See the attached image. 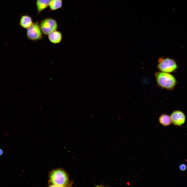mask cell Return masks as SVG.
I'll return each mask as SVG.
<instances>
[{"label": "cell", "mask_w": 187, "mask_h": 187, "mask_svg": "<svg viewBox=\"0 0 187 187\" xmlns=\"http://www.w3.org/2000/svg\"><path fill=\"white\" fill-rule=\"evenodd\" d=\"M31 17L28 15H23L19 21V24L22 28L28 29L33 23Z\"/></svg>", "instance_id": "obj_8"}, {"label": "cell", "mask_w": 187, "mask_h": 187, "mask_svg": "<svg viewBox=\"0 0 187 187\" xmlns=\"http://www.w3.org/2000/svg\"><path fill=\"white\" fill-rule=\"evenodd\" d=\"M27 35L29 39L33 41H37L42 38V32L38 22L34 23L27 29Z\"/></svg>", "instance_id": "obj_5"}, {"label": "cell", "mask_w": 187, "mask_h": 187, "mask_svg": "<svg viewBox=\"0 0 187 187\" xmlns=\"http://www.w3.org/2000/svg\"><path fill=\"white\" fill-rule=\"evenodd\" d=\"M158 68L162 72L170 73L174 71L177 66L175 62L169 58H160L158 60Z\"/></svg>", "instance_id": "obj_4"}, {"label": "cell", "mask_w": 187, "mask_h": 187, "mask_svg": "<svg viewBox=\"0 0 187 187\" xmlns=\"http://www.w3.org/2000/svg\"><path fill=\"white\" fill-rule=\"evenodd\" d=\"M51 0H37L36 5L39 13L49 6Z\"/></svg>", "instance_id": "obj_9"}, {"label": "cell", "mask_w": 187, "mask_h": 187, "mask_svg": "<svg viewBox=\"0 0 187 187\" xmlns=\"http://www.w3.org/2000/svg\"><path fill=\"white\" fill-rule=\"evenodd\" d=\"M62 0H51L49 7L51 10H55L61 8L62 6Z\"/></svg>", "instance_id": "obj_11"}, {"label": "cell", "mask_w": 187, "mask_h": 187, "mask_svg": "<svg viewBox=\"0 0 187 187\" xmlns=\"http://www.w3.org/2000/svg\"><path fill=\"white\" fill-rule=\"evenodd\" d=\"M170 117L171 123L173 125L180 126L183 124L185 121L186 117L184 113L182 111L176 110L171 114Z\"/></svg>", "instance_id": "obj_6"}, {"label": "cell", "mask_w": 187, "mask_h": 187, "mask_svg": "<svg viewBox=\"0 0 187 187\" xmlns=\"http://www.w3.org/2000/svg\"><path fill=\"white\" fill-rule=\"evenodd\" d=\"M48 35V38L49 40L53 43H58L62 40V34L59 31L55 30L52 32Z\"/></svg>", "instance_id": "obj_7"}, {"label": "cell", "mask_w": 187, "mask_h": 187, "mask_svg": "<svg viewBox=\"0 0 187 187\" xmlns=\"http://www.w3.org/2000/svg\"><path fill=\"white\" fill-rule=\"evenodd\" d=\"M179 168L181 170L184 171L186 169L187 166L186 164L182 163L179 165Z\"/></svg>", "instance_id": "obj_12"}, {"label": "cell", "mask_w": 187, "mask_h": 187, "mask_svg": "<svg viewBox=\"0 0 187 187\" xmlns=\"http://www.w3.org/2000/svg\"><path fill=\"white\" fill-rule=\"evenodd\" d=\"M155 76L158 85L162 88L172 90L176 84L175 77L168 73L158 72L155 73Z\"/></svg>", "instance_id": "obj_1"}, {"label": "cell", "mask_w": 187, "mask_h": 187, "mask_svg": "<svg viewBox=\"0 0 187 187\" xmlns=\"http://www.w3.org/2000/svg\"><path fill=\"white\" fill-rule=\"evenodd\" d=\"M159 122L162 125L165 126L169 125L171 123L170 116L166 114H163L159 118Z\"/></svg>", "instance_id": "obj_10"}, {"label": "cell", "mask_w": 187, "mask_h": 187, "mask_svg": "<svg viewBox=\"0 0 187 187\" xmlns=\"http://www.w3.org/2000/svg\"><path fill=\"white\" fill-rule=\"evenodd\" d=\"M50 180L53 186H65L68 185L69 182L67 175L65 171L61 169L52 171L50 175Z\"/></svg>", "instance_id": "obj_2"}, {"label": "cell", "mask_w": 187, "mask_h": 187, "mask_svg": "<svg viewBox=\"0 0 187 187\" xmlns=\"http://www.w3.org/2000/svg\"><path fill=\"white\" fill-rule=\"evenodd\" d=\"M39 26L42 32L45 35H48L56 30L58 26L56 21L50 18H46L42 21Z\"/></svg>", "instance_id": "obj_3"}, {"label": "cell", "mask_w": 187, "mask_h": 187, "mask_svg": "<svg viewBox=\"0 0 187 187\" xmlns=\"http://www.w3.org/2000/svg\"><path fill=\"white\" fill-rule=\"evenodd\" d=\"M3 153V151L2 149L0 148V156L2 155Z\"/></svg>", "instance_id": "obj_13"}]
</instances>
